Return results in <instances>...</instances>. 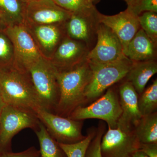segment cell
<instances>
[{"mask_svg": "<svg viewBox=\"0 0 157 157\" xmlns=\"http://www.w3.org/2000/svg\"><path fill=\"white\" fill-rule=\"evenodd\" d=\"M86 60L69 70L57 71L59 98L55 114L68 117L86 101L85 91L91 76Z\"/></svg>", "mask_w": 157, "mask_h": 157, "instance_id": "1", "label": "cell"}, {"mask_svg": "<svg viewBox=\"0 0 157 157\" xmlns=\"http://www.w3.org/2000/svg\"><path fill=\"white\" fill-rule=\"evenodd\" d=\"M0 93L7 105L34 112L41 107L29 72L14 66L0 69Z\"/></svg>", "mask_w": 157, "mask_h": 157, "instance_id": "2", "label": "cell"}, {"mask_svg": "<svg viewBox=\"0 0 157 157\" xmlns=\"http://www.w3.org/2000/svg\"><path fill=\"white\" fill-rule=\"evenodd\" d=\"M57 71L50 61L44 57L28 70L36 92L40 107L54 113H55L59 98Z\"/></svg>", "mask_w": 157, "mask_h": 157, "instance_id": "3", "label": "cell"}, {"mask_svg": "<svg viewBox=\"0 0 157 157\" xmlns=\"http://www.w3.org/2000/svg\"><path fill=\"white\" fill-rule=\"evenodd\" d=\"M133 63L127 57L109 63H89L92 73L85 91L86 101L96 100L106 90L125 77Z\"/></svg>", "mask_w": 157, "mask_h": 157, "instance_id": "4", "label": "cell"}, {"mask_svg": "<svg viewBox=\"0 0 157 157\" xmlns=\"http://www.w3.org/2000/svg\"><path fill=\"white\" fill-rule=\"evenodd\" d=\"M121 114L119 97L115 90L109 88L95 102L86 107H77L68 117L76 121L98 119L106 121L111 128L115 129Z\"/></svg>", "mask_w": 157, "mask_h": 157, "instance_id": "5", "label": "cell"}, {"mask_svg": "<svg viewBox=\"0 0 157 157\" xmlns=\"http://www.w3.org/2000/svg\"><path fill=\"white\" fill-rule=\"evenodd\" d=\"M39 122L34 111L6 104L0 114V148H8L14 135L21 130H36Z\"/></svg>", "mask_w": 157, "mask_h": 157, "instance_id": "6", "label": "cell"}, {"mask_svg": "<svg viewBox=\"0 0 157 157\" xmlns=\"http://www.w3.org/2000/svg\"><path fill=\"white\" fill-rule=\"evenodd\" d=\"M4 30L13 45L14 67L28 71L43 57L25 24L7 26Z\"/></svg>", "mask_w": 157, "mask_h": 157, "instance_id": "7", "label": "cell"}, {"mask_svg": "<svg viewBox=\"0 0 157 157\" xmlns=\"http://www.w3.org/2000/svg\"><path fill=\"white\" fill-rule=\"evenodd\" d=\"M48 133L58 143H76L84 139L82 121L61 116L39 107L35 111Z\"/></svg>", "mask_w": 157, "mask_h": 157, "instance_id": "8", "label": "cell"}, {"mask_svg": "<svg viewBox=\"0 0 157 157\" xmlns=\"http://www.w3.org/2000/svg\"><path fill=\"white\" fill-rule=\"evenodd\" d=\"M95 45L86 56V60L92 64L109 63L126 57L120 40L109 27L99 23L97 29Z\"/></svg>", "mask_w": 157, "mask_h": 157, "instance_id": "9", "label": "cell"}, {"mask_svg": "<svg viewBox=\"0 0 157 157\" xmlns=\"http://www.w3.org/2000/svg\"><path fill=\"white\" fill-rule=\"evenodd\" d=\"M140 145L134 129L108 127L101 140V154L103 157H131L139 151Z\"/></svg>", "mask_w": 157, "mask_h": 157, "instance_id": "10", "label": "cell"}, {"mask_svg": "<svg viewBox=\"0 0 157 157\" xmlns=\"http://www.w3.org/2000/svg\"><path fill=\"white\" fill-rule=\"evenodd\" d=\"M96 8L90 11L73 13L65 23L67 36L83 42L90 50L95 45L97 29L99 24Z\"/></svg>", "mask_w": 157, "mask_h": 157, "instance_id": "11", "label": "cell"}, {"mask_svg": "<svg viewBox=\"0 0 157 157\" xmlns=\"http://www.w3.org/2000/svg\"><path fill=\"white\" fill-rule=\"evenodd\" d=\"M71 14L52 0H38L27 4L24 23L33 25L63 24Z\"/></svg>", "mask_w": 157, "mask_h": 157, "instance_id": "12", "label": "cell"}, {"mask_svg": "<svg viewBox=\"0 0 157 157\" xmlns=\"http://www.w3.org/2000/svg\"><path fill=\"white\" fill-rule=\"evenodd\" d=\"M98 17L99 22L109 27L117 36L124 54L129 42L140 28L138 16L127 8L113 15H105L99 12Z\"/></svg>", "mask_w": 157, "mask_h": 157, "instance_id": "13", "label": "cell"}, {"mask_svg": "<svg viewBox=\"0 0 157 157\" xmlns=\"http://www.w3.org/2000/svg\"><path fill=\"white\" fill-rule=\"evenodd\" d=\"M90 50L83 42L66 36L49 60L58 71L71 69L86 60Z\"/></svg>", "mask_w": 157, "mask_h": 157, "instance_id": "14", "label": "cell"}, {"mask_svg": "<svg viewBox=\"0 0 157 157\" xmlns=\"http://www.w3.org/2000/svg\"><path fill=\"white\" fill-rule=\"evenodd\" d=\"M64 24L42 25L25 24L45 59H50L58 46L67 36Z\"/></svg>", "mask_w": 157, "mask_h": 157, "instance_id": "15", "label": "cell"}, {"mask_svg": "<svg viewBox=\"0 0 157 157\" xmlns=\"http://www.w3.org/2000/svg\"><path fill=\"white\" fill-rule=\"evenodd\" d=\"M119 94L122 114L117 127L134 129L142 117L138 109V94L132 83L127 80L120 86Z\"/></svg>", "mask_w": 157, "mask_h": 157, "instance_id": "16", "label": "cell"}, {"mask_svg": "<svg viewBox=\"0 0 157 157\" xmlns=\"http://www.w3.org/2000/svg\"><path fill=\"white\" fill-rule=\"evenodd\" d=\"M157 44L140 28L129 42L124 55L134 63L156 60Z\"/></svg>", "mask_w": 157, "mask_h": 157, "instance_id": "17", "label": "cell"}, {"mask_svg": "<svg viewBox=\"0 0 157 157\" xmlns=\"http://www.w3.org/2000/svg\"><path fill=\"white\" fill-rule=\"evenodd\" d=\"M157 73L156 60L135 62L125 76L138 94L140 95L145 89L147 82Z\"/></svg>", "mask_w": 157, "mask_h": 157, "instance_id": "18", "label": "cell"}, {"mask_svg": "<svg viewBox=\"0 0 157 157\" xmlns=\"http://www.w3.org/2000/svg\"><path fill=\"white\" fill-rule=\"evenodd\" d=\"M26 5L22 0H0L2 22L6 26L24 24Z\"/></svg>", "mask_w": 157, "mask_h": 157, "instance_id": "19", "label": "cell"}, {"mask_svg": "<svg viewBox=\"0 0 157 157\" xmlns=\"http://www.w3.org/2000/svg\"><path fill=\"white\" fill-rule=\"evenodd\" d=\"M36 133L40 147V157H67L58 142L51 136L44 125L39 121Z\"/></svg>", "mask_w": 157, "mask_h": 157, "instance_id": "20", "label": "cell"}, {"mask_svg": "<svg viewBox=\"0 0 157 157\" xmlns=\"http://www.w3.org/2000/svg\"><path fill=\"white\" fill-rule=\"evenodd\" d=\"M134 130L140 143H157V112L142 117Z\"/></svg>", "mask_w": 157, "mask_h": 157, "instance_id": "21", "label": "cell"}, {"mask_svg": "<svg viewBox=\"0 0 157 157\" xmlns=\"http://www.w3.org/2000/svg\"><path fill=\"white\" fill-rule=\"evenodd\" d=\"M138 99V107L142 117L155 112L157 107V80L141 94Z\"/></svg>", "mask_w": 157, "mask_h": 157, "instance_id": "22", "label": "cell"}, {"mask_svg": "<svg viewBox=\"0 0 157 157\" xmlns=\"http://www.w3.org/2000/svg\"><path fill=\"white\" fill-rule=\"evenodd\" d=\"M97 129H90L87 135L80 141L72 144L58 143L67 157H85L86 151L95 135Z\"/></svg>", "mask_w": 157, "mask_h": 157, "instance_id": "23", "label": "cell"}, {"mask_svg": "<svg viewBox=\"0 0 157 157\" xmlns=\"http://www.w3.org/2000/svg\"><path fill=\"white\" fill-rule=\"evenodd\" d=\"M14 55L12 42L4 30L0 31V69L14 66Z\"/></svg>", "mask_w": 157, "mask_h": 157, "instance_id": "24", "label": "cell"}, {"mask_svg": "<svg viewBox=\"0 0 157 157\" xmlns=\"http://www.w3.org/2000/svg\"><path fill=\"white\" fill-rule=\"evenodd\" d=\"M140 28L155 43L157 44V14L147 11L138 16Z\"/></svg>", "mask_w": 157, "mask_h": 157, "instance_id": "25", "label": "cell"}, {"mask_svg": "<svg viewBox=\"0 0 157 157\" xmlns=\"http://www.w3.org/2000/svg\"><path fill=\"white\" fill-rule=\"evenodd\" d=\"M63 9L73 13H80L95 9L91 0H52Z\"/></svg>", "mask_w": 157, "mask_h": 157, "instance_id": "26", "label": "cell"}, {"mask_svg": "<svg viewBox=\"0 0 157 157\" xmlns=\"http://www.w3.org/2000/svg\"><path fill=\"white\" fill-rule=\"evenodd\" d=\"M105 129L104 124L100 125L97 129L96 135L88 147L85 157H103L101 152V144Z\"/></svg>", "mask_w": 157, "mask_h": 157, "instance_id": "27", "label": "cell"}, {"mask_svg": "<svg viewBox=\"0 0 157 157\" xmlns=\"http://www.w3.org/2000/svg\"><path fill=\"white\" fill-rule=\"evenodd\" d=\"M127 8L137 16L147 11L157 13V0H135Z\"/></svg>", "mask_w": 157, "mask_h": 157, "instance_id": "28", "label": "cell"}, {"mask_svg": "<svg viewBox=\"0 0 157 157\" xmlns=\"http://www.w3.org/2000/svg\"><path fill=\"white\" fill-rule=\"evenodd\" d=\"M39 151L34 147H31L23 151L13 153L11 152H4L1 154V157H40Z\"/></svg>", "mask_w": 157, "mask_h": 157, "instance_id": "29", "label": "cell"}, {"mask_svg": "<svg viewBox=\"0 0 157 157\" xmlns=\"http://www.w3.org/2000/svg\"><path fill=\"white\" fill-rule=\"evenodd\" d=\"M139 151L148 157H157V143H140Z\"/></svg>", "mask_w": 157, "mask_h": 157, "instance_id": "30", "label": "cell"}, {"mask_svg": "<svg viewBox=\"0 0 157 157\" xmlns=\"http://www.w3.org/2000/svg\"><path fill=\"white\" fill-rule=\"evenodd\" d=\"M131 157H148L142 151H138L134 154Z\"/></svg>", "mask_w": 157, "mask_h": 157, "instance_id": "31", "label": "cell"}, {"mask_svg": "<svg viewBox=\"0 0 157 157\" xmlns=\"http://www.w3.org/2000/svg\"><path fill=\"white\" fill-rule=\"evenodd\" d=\"M6 105L5 102L3 100L2 97V95L0 93V114H1V112L2 110L3 107Z\"/></svg>", "mask_w": 157, "mask_h": 157, "instance_id": "32", "label": "cell"}, {"mask_svg": "<svg viewBox=\"0 0 157 157\" xmlns=\"http://www.w3.org/2000/svg\"><path fill=\"white\" fill-rule=\"evenodd\" d=\"M135 1V0H125V1L126 2L127 4H128V6L131 5V4H132Z\"/></svg>", "mask_w": 157, "mask_h": 157, "instance_id": "33", "label": "cell"}, {"mask_svg": "<svg viewBox=\"0 0 157 157\" xmlns=\"http://www.w3.org/2000/svg\"><path fill=\"white\" fill-rule=\"evenodd\" d=\"M24 2H25L27 3H28L29 2H34V1H38V0H22Z\"/></svg>", "mask_w": 157, "mask_h": 157, "instance_id": "34", "label": "cell"}, {"mask_svg": "<svg viewBox=\"0 0 157 157\" xmlns=\"http://www.w3.org/2000/svg\"><path fill=\"white\" fill-rule=\"evenodd\" d=\"M100 0H91L93 4L94 3H97L100 1Z\"/></svg>", "mask_w": 157, "mask_h": 157, "instance_id": "35", "label": "cell"}, {"mask_svg": "<svg viewBox=\"0 0 157 157\" xmlns=\"http://www.w3.org/2000/svg\"><path fill=\"white\" fill-rule=\"evenodd\" d=\"M2 22V15H1V13H0V23Z\"/></svg>", "mask_w": 157, "mask_h": 157, "instance_id": "36", "label": "cell"}, {"mask_svg": "<svg viewBox=\"0 0 157 157\" xmlns=\"http://www.w3.org/2000/svg\"><path fill=\"white\" fill-rule=\"evenodd\" d=\"M1 154H0V157H1Z\"/></svg>", "mask_w": 157, "mask_h": 157, "instance_id": "37", "label": "cell"}, {"mask_svg": "<svg viewBox=\"0 0 157 157\" xmlns=\"http://www.w3.org/2000/svg\"><path fill=\"white\" fill-rule=\"evenodd\" d=\"M124 1H125V0H124Z\"/></svg>", "mask_w": 157, "mask_h": 157, "instance_id": "38", "label": "cell"}, {"mask_svg": "<svg viewBox=\"0 0 157 157\" xmlns=\"http://www.w3.org/2000/svg\"></svg>", "mask_w": 157, "mask_h": 157, "instance_id": "39", "label": "cell"}]
</instances>
